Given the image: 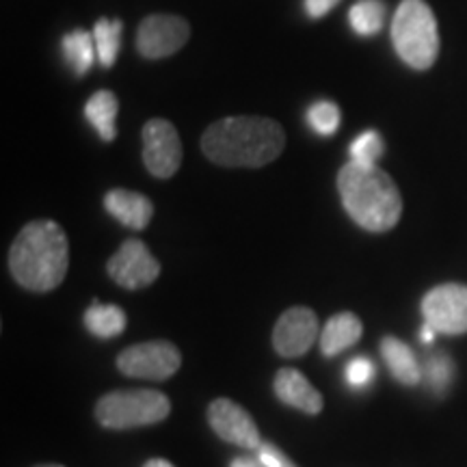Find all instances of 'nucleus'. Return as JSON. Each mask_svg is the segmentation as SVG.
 Listing matches in <instances>:
<instances>
[{"instance_id":"1","label":"nucleus","mask_w":467,"mask_h":467,"mask_svg":"<svg viewBox=\"0 0 467 467\" xmlns=\"http://www.w3.org/2000/svg\"><path fill=\"white\" fill-rule=\"evenodd\" d=\"M285 148L284 128L268 117H225L206 128L202 150L221 167H265Z\"/></svg>"},{"instance_id":"2","label":"nucleus","mask_w":467,"mask_h":467,"mask_svg":"<svg viewBox=\"0 0 467 467\" xmlns=\"http://www.w3.org/2000/svg\"><path fill=\"white\" fill-rule=\"evenodd\" d=\"M69 266V243L55 221H31L9 249L11 275L22 288L50 292L63 284Z\"/></svg>"},{"instance_id":"3","label":"nucleus","mask_w":467,"mask_h":467,"mask_svg":"<svg viewBox=\"0 0 467 467\" xmlns=\"http://www.w3.org/2000/svg\"><path fill=\"white\" fill-rule=\"evenodd\" d=\"M337 191L348 217L368 232H389L400 221L402 197L399 186L377 165H344L337 173Z\"/></svg>"},{"instance_id":"4","label":"nucleus","mask_w":467,"mask_h":467,"mask_svg":"<svg viewBox=\"0 0 467 467\" xmlns=\"http://www.w3.org/2000/svg\"><path fill=\"white\" fill-rule=\"evenodd\" d=\"M392 42L409 67H433L440 55V28L424 0H402L399 5L392 20Z\"/></svg>"},{"instance_id":"5","label":"nucleus","mask_w":467,"mask_h":467,"mask_svg":"<svg viewBox=\"0 0 467 467\" xmlns=\"http://www.w3.org/2000/svg\"><path fill=\"white\" fill-rule=\"evenodd\" d=\"M171 402L156 389H117L104 394L96 405V418L104 429L126 431L167 420Z\"/></svg>"},{"instance_id":"6","label":"nucleus","mask_w":467,"mask_h":467,"mask_svg":"<svg viewBox=\"0 0 467 467\" xmlns=\"http://www.w3.org/2000/svg\"><path fill=\"white\" fill-rule=\"evenodd\" d=\"M180 366H182V355L178 347L165 340L134 344L117 355L119 372L132 379L165 381L180 370Z\"/></svg>"},{"instance_id":"7","label":"nucleus","mask_w":467,"mask_h":467,"mask_svg":"<svg viewBox=\"0 0 467 467\" xmlns=\"http://www.w3.org/2000/svg\"><path fill=\"white\" fill-rule=\"evenodd\" d=\"M422 314L437 334H467V285L441 284L429 290L422 299Z\"/></svg>"},{"instance_id":"8","label":"nucleus","mask_w":467,"mask_h":467,"mask_svg":"<svg viewBox=\"0 0 467 467\" xmlns=\"http://www.w3.org/2000/svg\"><path fill=\"white\" fill-rule=\"evenodd\" d=\"M143 162L154 178L167 180L182 165V141L169 119H150L143 126Z\"/></svg>"},{"instance_id":"9","label":"nucleus","mask_w":467,"mask_h":467,"mask_svg":"<svg viewBox=\"0 0 467 467\" xmlns=\"http://www.w3.org/2000/svg\"><path fill=\"white\" fill-rule=\"evenodd\" d=\"M191 26L184 17L171 14L148 16L139 25L137 48L145 58H165L182 50L189 42Z\"/></svg>"},{"instance_id":"10","label":"nucleus","mask_w":467,"mask_h":467,"mask_svg":"<svg viewBox=\"0 0 467 467\" xmlns=\"http://www.w3.org/2000/svg\"><path fill=\"white\" fill-rule=\"evenodd\" d=\"M109 275L126 290L148 288L159 279L161 265L141 241L130 238L109 260Z\"/></svg>"},{"instance_id":"11","label":"nucleus","mask_w":467,"mask_h":467,"mask_svg":"<svg viewBox=\"0 0 467 467\" xmlns=\"http://www.w3.org/2000/svg\"><path fill=\"white\" fill-rule=\"evenodd\" d=\"M208 422L221 440L241 446L244 451H258L262 437L254 418L230 399H217L208 407Z\"/></svg>"},{"instance_id":"12","label":"nucleus","mask_w":467,"mask_h":467,"mask_svg":"<svg viewBox=\"0 0 467 467\" xmlns=\"http://www.w3.org/2000/svg\"><path fill=\"white\" fill-rule=\"evenodd\" d=\"M318 340V318L309 307H290L273 329V347L282 358H301Z\"/></svg>"},{"instance_id":"13","label":"nucleus","mask_w":467,"mask_h":467,"mask_svg":"<svg viewBox=\"0 0 467 467\" xmlns=\"http://www.w3.org/2000/svg\"><path fill=\"white\" fill-rule=\"evenodd\" d=\"M273 389H275L277 399L284 405L299 409V411L309 413V416H318L325 407L323 394L307 381L303 372L295 370V368H282L275 375V381H273Z\"/></svg>"},{"instance_id":"14","label":"nucleus","mask_w":467,"mask_h":467,"mask_svg":"<svg viewBox=\"0 0 467 467\" xmlns=\"http://www.w3.org/2000/svg\"><path fill=\"white\" fill-rule=\"evenodd\" d=\"M104 208L110 217L119 221L121 225L130 227V230H145L150 225L154 206L148 197L137 191L128 189H113L104 197Z\"/></svg>"},{"instance_id":"15","label":"nucleus","mask_w":467,"mask_h":467,"mask_svg":"<svg viewBox=\"0 0 467 467\" xmlns=\"http://www.w3.org/2000/svg\"><path fill=\"white\" fill-rule=\"evenodd\" d=\"M361 334H364V325L355 314H336L327 320L323 334H320V350H323L325 358H336L337 353L359 342Z\"/></svg>"},{"instance_id":"16","label":"nucleus","mask_w":467,"mask_h":467,"mask_svg":"<svg viewBox=\"0 0 467 467\" xmlns=\"http://www.w3.org/2000/svg\"><path fill=\"white\" fill-rule=\"evenodd\" d=\"M381 355L389 372L402 385H418L422 381V368H420L413 350L405 342L394 336H385L381 340Z\"/></svg>"},{"instance_id":"17","label":"nucleus","mask_w":467,"mask_h":467,"mask_svg":"<svg viewBox=\"0 0 467 467\" xmlns=\"http://www.w3.org/2000/svg\"><path fill=\"white\" fill-rule=\"evenodd\" d=\"M117 109H119V102H117V96L113 91L102 89L96 91L89 98V102L85 104V117L87 121L93 126L104 141H115L117 137Z\"/></svg>"},{"instance_id":"18","label":"nucleus","mask_w":467,"mask_h":467,"mask_svg":"<svg viewBox=\"0 0 467 467\" xmlns=\"http://www.w3.org/2000/svg\"><path fill=\"white\" fill-rule=\"evenodd\" d=\"M126 314L124 309L117 306H102V303H93V306L85 312V327L89 329V334L102 340H110L124 334L126 329Z\"/></svg>"},{"instance_id":"19","label":"nucleus","mask_w":467,"mask_h":467,"mask_svg":"<svg viewBox=\"0 0 467 467\" xmlns=\"http://www.w3.org/2000/svg\"><path fill=\"white\" fill-rule=\"evenodd\" d=\"M63 57L74 69V74L83 76L89 72L93 61L98 58L96 42H93V33H87L85 28H76V31L67 33L61 42Z\"/></svg>"},{"instance_id":"20","label":"nucleus","mask_w":467,"mask_h":467,"mask_svg":"<svg viewBox=\"0 0 467 467\" xmlns=\"http://www.w3.org/2000/svg\"><path fill=\"white\" fill-rule=\"evenodd\" d=\"M121 31H124L121 20H109V17H102L93 26V42H96L98 61L102 67L115 66L121 46Z\"/></svg>"},{"instance_id":"21","label":"nucleus","mask_w":467,"mask_h":467,"mask_svg":"<svg viewBox=\"0 0 467 467\" xmlns=\"http://www.w3.org/2000/svg\"><path fill=\"white\" fill-rule=\"evenodd\" d=\"M348 22L361 37H372L385 25V5L381 0H359L350 7Z\"/></svg>"},{"instance_id":"22","label":"nucleus","mask_w":467,"mask_h":467,"mask_svg":"<svg viewBox=\"0 0 467 467\" xmlns=\"http://www.w3.org/2000/svg\"><path fill=\"white\" fill-rule=\"evenodd\" d=\"M306 119L307 126L317 134H320V137H334L342 124V113L337 109V104L329 100H318L307 109Z\"/></svg>"},{"instance_id":"23","label":"nucleus","mask_w":467,"mask_h":467,"mask_svg":"<svg viewBox=\"0 0 467 467\" xmlns=\"http://www.w3.org/2000/svg\"><path fill=\"white\" fill-rule=\"evenodd\" d=\"M385 151V143L377 130L361 132L353 143H350V162H358L364 167H375Z\"/></svg>"},{"instance_id":"24","label":"nucleus","mask_w":467,"mask_h":467,"mask_svg":"<svg viewBox=\"0 0 467 467\" xmlns=\"http://www.w3.org/2000/svg\"><path fill=\"white\" fill-rule=\"evenodd\" d=\"M424 377L435 392L440 394L446 392V388L452 383V377H454L452 359L443 353L431 355V358L426 359Z\"/></svg>"},{"instance_id":"25","label":"nucleus","mask_w":467,"mask_h":467,"mask_svg":"<svg viewBox=\"0 0 467 467\" xmlns=\"http://www.w3.org/2000/svg\"><path fill=\"white\" fill-rule=\"evenodd\" d=\"M375 379V364L368 358H355L347 366V381L350 388H366Z\"/></svg>"},{"instance_id":"26","label":"nucleus","mask_w":467,"mask_h":467,"mask_svg":"<svg viewBox=\"0 0 467 467\" xmlns=\"http://www.w3.org/2000/svg\"><path fill=\"white\" fill-rule=\"evenodd\" d=\"M258 461L262 467H296L277 446H273V443H262L258 448Z\"/></svg>"},{"instance_id":"27","label":"nucleus","mask_w":467,"mask_h":467,"mask_svg":"<svg viewBox=\"0 0 467 467\" xmlns=\"http://www.w3.org/2000/svg\"><path fill=\"white\" fill-rule=\"evenodd\" d=\"M337 3H340V0H303V5H306V14L309 17H314V20L325 17Z\"/></svg>"},{"instance_id":"28","label":"nucleus","mask_w":467,"mask_h":467,"mask_svg":"<svg viewBox=\"0 0 467 467\" xmlns=\"http://www.w3.org/2000/svg\"><path fill=\"white\" fill-rule=\"evenodd\" d=\"M230 467H262V463H255V461H251L247 457H238L232 461Z\"/></svg>"},{"instance_id":"29","label":"nucleus","mask_w":467,"mask_h":467,"mask_svg":"<svg viewBox=\"0 0 467 467\" xmlns=\"http://www.w3.org/2000/svg\"><path fill=\"white\" fill-rule=\"evenodd\" d=\"M435 334H437V331L433 329V327H431V325H424V327H422V342L431 344V342H433Z\"/></svg>"},{"instance_id":"30","label":"nucleus","mask_w":467,"mask_h":467,"mask_svg":"<svg viewBox=\"0 0 467 467\" xmlns=\"http://www.w3.org/2000/svg\"><path fill=\"white\" fill-rule=\"evenodd\" d=\"M143 467H173V463H169L165 459H150Z\"/></svg>"},{"instance_id":"31","label":"nucleus","mask_w":467,"mask_h":467,"mask_svg":"<svg viewBox=\"0 0 467 467\" xmlns=\"http://www.w3.org/2000/svg\"><path fill=\"white\" fill-rule=\"evenodd\" d=\"M37 467H63V465H37Z\"/></svg>"}]
</instances>
